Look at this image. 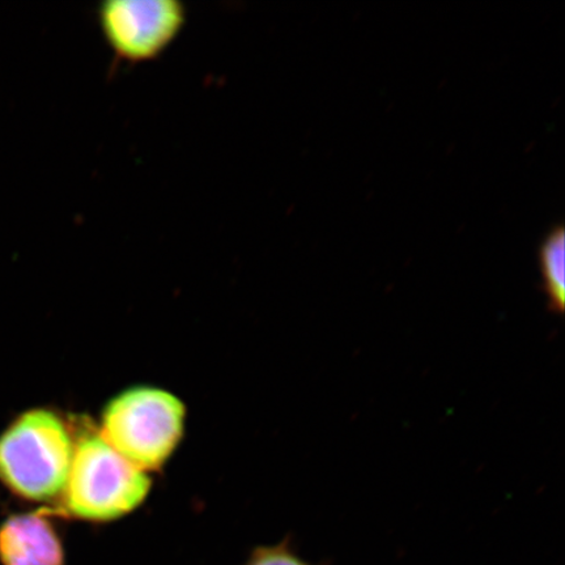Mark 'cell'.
Wrapping results in <instances>:
<instances>
[{"label": "cell", "instance_id": "5", "mask_svg": "<svg viewBox=\"0 0 565 565\" xmlns=\"http://www.w3.org/2000/svg\"><path fill=\"white\" fill-rule=\"evenodd\" d=\"M45 511L13 514L0 525L2 565H66L62 536Z\"/></svg>", "mask_w": 565, "mask_h": 565}, {"label": "cell", "instance_id": "2", "mask_svg": "<svg viewBox=\"0 0 565 565\" xmlns=\"http://www.w3.org/2000/svg\"><path fill=\"white\" fill-rule=\"evenodd\" d=\"M150 490L147 472L126 461L100 435L88 434L75 441L60 512L90 524H106L138 510Z\"/></svg>", "mask_w": 565, "mask_h": 565}, {"label": "cell", "instance_id": "1", "mask_svg": "<svg viewBox=\"0 0 565 565\" xmlns=\"http://www.w3.org/2000/svg\"><path fill=\"white\" fill-rule=\"evenodd\" d=\"M74 450V437L58 414L30 409L0 436V482L25 500L60 499Z\"/></svg>", "mask_w": 565, "mask_h": 565}, {"label": "cell", "instance_id": "4", "mask_svg": "<svg viewBox=\"0 0 565 565\" xmlns=\"http://www.w3.org/2000/svg\"><path fill=\"white\" fill-rule=\"evenodd\" d=\"M106 42L119 58L145 62L172 44L186 21L179 0H108L97 10Z\"/></svg>", "mask_w": 565, "mask_h": 565}, {"label": "cell", "instance_id": "7", "mask_svg": "<svg viewBox=\"0 0 565 565\" xmlns=\"http://www.w3.org/2000/svg\"><path fill=\"white\" fill-rule=\"evenodd\" d=\"M244 565H315L296 553L289 539L278 545L260 546L253 551Z\"/></svg>", "mask_w": 565, "mask_h": 565}, {"label": "cell", "instance_id": "3", "mask_svg": "<svg viewBox=\"0 0 565 565\" xmlns=\"http://www.w3.org/2000/svg\"><path fill=\"white\" fill-rule=\"evenodd\" d=\"M186 407L174 394L154 386H134L106 404L100 435L141 471L162 468L185 430Z\"/></svg>", "mask_w": 565, "mask_h": 565}, {"label": "cell", "instance_id": "6", "mask_svg": "<svg viewBox=\"0 0 565 565\" xmlns=\"http://www.w3.org/2000/svg\"><path fill=\"white\" fill-rule=\"evenodd\" d=\"M543 292L551 312L561 316L565 307V233L557 227L548 233L540 249Z\"/></svg>", "mask_w": 565, "mask_h": 565}]
</instances>
